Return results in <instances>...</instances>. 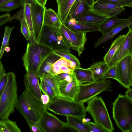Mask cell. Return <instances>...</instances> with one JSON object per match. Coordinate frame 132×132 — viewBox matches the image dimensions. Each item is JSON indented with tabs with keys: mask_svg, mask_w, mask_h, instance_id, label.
Returning <instances> with one entry per match:
<instances>
[{
	"mask_svg": "<svg viewBox=\"0 0 132 132\" xmlns=\"http://www.w3.org/2000/svg\"><path fill=\"white\" fill-rule=\"evenodd\" d=\"M129 29L124 41L108 64L109 67L116 64L126 56L132 55V30Z\"/></svg>",
	"mask_w": 132,
	"mask_h": 132,
	"instance_id": "13",
	"label": "cell"
},
{
	"mask_svg": "<svg viewBox=\"0 0 132 132\" xmlns=\"http://www.w3.org/2000/svg\"><path fill=\"white\" fill-rule=\"evenodd\" d=\"M63 24L75 32L87 33L98 31L99 24L77 22L73 18L67 19Z\"/></svg>",
	"mask_w": 132,
	"mask_h": 132,
	"instance_id": "14",
	"label": "cell"
},
{
	"mask_svg": "<svg viewBox=\"0 0 132 132\" xmlns=\"http://www.w3.org/2000/svg\"><path fill=\"white\" fill-rule=\"evenodd\" d=\"M90 6L84 0H76L69 12L67 19H75L85 14L90 10Z\"/></svg>",
	"mask_w": 132,
	"mask_h": 132,
	"instance_id": "18",
	"label": "cell"
},
{
	"mask_svg": "<svg viewBox=\"0 0 132 132\" xmlns=\"http://www.w3.org/2000/svg\"><path fill=\"white\" fill-rule=\"evenodd\" d=\"M90 120V119L85 118H83L82 119V122L84 123H86L87 122L89 121Z\"/></svg>",
	"mask_w": 132,
	"mask_h": 132,
	"instance_id": "51",
	"label": "cell"
},
{
	"mask_svg": "<svg viewBox=\"0 0 132 132\" xmlns=\"http://www.w3.org/2000/svg\"><path fill=\"white\" fill-rule=\"evenodd\" d=\"M44 24L52 27L60 28L62 23L57 13L50 8L46 9L45 11Z\"/></svg>",
	"mask_w": 132,
	"mask_h": 132,
	"instance_id": "28",
	"label": "cell"
},
{
	"mask_svg": "<svg viewBox=\"0 0 132 132\" xmlns=\"http://www.w3.org/2000/svg\"><path fill=\"white\" fill-rule=\"evenodd\" d=\"M43 132H59L65 127L64 122L45 110L38 122Z\"/></svg>",
	"mask_w": 132,
	"mask_h": 132,
	"instance_id": "11",
	"label": "cell"
},
{
	"mask_svg": "<svg viewBox=\"0 0 132 132\" xmlns=\"http://www.w3.org/2000/svg\"><path fill=\"white\" fill-rule=\"evenodd\" d=\"M52 53L61 57L74 62L76 67H80V64L78 59L69 52L64 51H53Z\"/></svg>",
	"mask_w": 132,
	"mask_h": 132,
	"instance_id": "34",
	"label": "cell"
},
{
	"mask_svg": "<svg viewBox=\"0 0 132 132\" xmlns=\"http://www.w3.org/2000/svg\"><path fill=\"white\" fill-rule=\"evenodd\" d=\"M39 4L43 7H45L47 0H35Z\"/></svg>",
	"mask_w": 132,
	"mask_h": 132,
	"instance_id": "49",
	"label": "cell"
},
{
	"mask_svg": "<svg viewBox=\"0 0 132 132\" xmlns=\"http://www.w3.org/2000/svg\"><path fill=\"white\" fill-rule=\"evenodd\" d=\"M61 58L52 53L45 60L38 70L40 79L54 76L52 71L53 64Z\"/></svg>",
	"mask_w": 132,
	"mask_h": 132,
	"instance_id": "19",
	"label": "cell"
},
{
	"mask_svg": "<svg viewBox=\"0 0 132 132\" xmlns=\"http://www.w3.org/2000/svg\"><path fill=\"white\" fill-rule=\"evenodd\" d=\"M127 19H119L117 15L107 17L99 24L98 31L104 34L126 22Z\"/></svg>",
	"mask_w": 132,
	"mask_h": 132,
	"instance_id": "22",
	"label": "cell"
},
{
	"mask_svg": "<svg viewBox=\"0 0 132 132\" xmlns=\"http://www.w3.org/2000/svg\"><path fill=\"white\" fill-rule=\"evenodd\" d=\"M30 6L32 18L34 34L36 42L39 43L44 26V16L46 9L39 4L35 0H28Z\"/></svg>",
	"mask_w": 132,
	"mask_h": 132,
	"instance_id": "10",
	"label": "cell"
},
{
	"mask_svg": "<svg viewBox=\"0 0 132 132\" xmlns=\"http://www.w3.org/2000/svg\"><path fill=\"white\" fill-rule=\"evenodd\" d=\"M132 7V1H127L119 3L104 4L96 1L90 6V10L98 14L104 15L113 9L119 7Z\"/></svg>",
	"mask_w": 132,
	"mask_h": 132,
	"instance_id": "15",
	"label": "cell"
},
{
	"mask_svg": "<svg viewBox=\"0 0 132 132\" xmlns=\"http://www.w3.org/2000/svg\"><path fill=\"white\" fill-rule=\"evenodd\" d=\"M58 6L57 15L62 24L66 20L69 11L76 0H55Z\"/></svg>",
	"mask_w": 132,
	"mask_h": 132,
	"instance_id": "27",
	"label": "cell"
},
{
	"mask_svg": "<svg viewBox=\"0 0 132 132\" xmlns=\"http://www.w3.org/2000/svg\"><path fill=\"white\" fill-rule=\"evenodd\" d=\"M40 101L46 107V105L50 102V99L48 96L44 94H42Z\"/></svg>",
	"mask_w": 132,
	"mask_h": 132,
	"instance_id": "45",
	"label": "cell"
},
{
	"mask_svg": "<svg viewBox=\"0 0 132 132\" xmlns=\"http://www.w3.org/2000/svg\"><path fill=\"white\" fill-rule=\"evenodd\" d=\"M15 108L26 121L29 127L37 124L47 109L40 100L25 89L15 104Z\"/></svg>",
	"mask_w": 132,
	"mask_h": 132,
	"instance_id": "1",
	"label": "cell"
},
{
	"mask_svg": "<svg viewBox=\"0 0 132 132\" xmlns=\"http://www.w3.org/2000/svg\"><path fill=\"white\" fill-rule=\"evenodd\" d=\"M125 9V8L123 7H119L115 8L106 14L104 16L106 17H109L116 15L120 14Z\"/></svg>",
	"mask_w": 132,
	"mask_h": 132,
	"instance_id": "42",
	"label": "cell"
},
{
	"mask_svg": "<svg viewBox=\"0 0 132 132\" xmlns=\"http://www.w3.org/2000/svg\"><path fill=\"white\" fill-rule=\"evenodd\" d=\"M8 77L6 73L0 81V96L1 95L7 85Z\"/></svg>",
	"mask_w": 132,
	"mask_h": 132,
	"instance_id": "43",
	"label": "cell"
},
{
	"mask_svg": "<svg viewBox=\"0 0 132 132\" xmlns=\"http://www.w3.org/2000/svg\"><path fill=\"white\" fill-rule=\"evenodd\" d=\"M7 83L1 96L0 119H7L14 111L15 104L18 99L16 76L13 72L7 73Z\"/></svg>",
	"mask_w": 132,
	"mask_h": 132,
	"instance_id": "4",
	"label": "cell"
},
{
	"mask_svg": "<svg viewBox=\"0 0 132 132\" xmlns=\"http://www.w3.org/2000/svg\"><path fill=\"white\" fill-rule=\"evenodd\" d=\"M31 131L34 132H43L38 123L33 125L29 127Z\"/></svg>",
	"mask_w": 132,
	"mask_h": 132,
	"instance_id": "46",
	"label": "cell"
},
{
	"mask_svg": "<svg viewBox=\"0 0 132 132\" xmlns=\"http://www.w3.org/2000/svg\"><path fill=\"white\" fill-rule=\"evenodd\" d=\"M10 50L11 48L9 46L6 47L5 49V51L7 52H10Z\"/></svg>",
	"mask_w": 132,
	"mask_h": 132,
	"instance_id": "53",
	"label": "cell"
},
{
	"mask_svg": "<svg viewBox=\"0 0 132 132\" xmlns=\"http://www.w3.org/2000/svg\"><path fill=\"white\" fill-rule=\"evenodd\" d=\"M14 19L18 20L20 21L21 32L26 40L29 41L30 40L29 31L24 18L22 15L17 12L14 15L11 17V21Z\"/></svg>",
	"mask_w": 132,
	"mask_h": 132,
	"instance_id": "32",
	"label": "cell"
},
{
	"mask_svg": "<svg viewBox=\"0 0 132 132\" xmlns=\"http://www.w3.org/2000/svg\"><path fill=\"white\" fill-rule=\"evenodd\" d=\"M47 110L65 116H69L85 118L87 111L84 103L75 100L58 97L46 106Z\"/></svg>",
	"mask_w": 132,
	"mask_h": 132,
	"instance_id": "5",
	"label": "cell"
},
{
	"mask_svg": "<svg viewBox=\"0 0 132 132\" xmlns=\"http://www.w3.org/2000/svg\"><path fill=\"white\" fill-rule=\"evenodd\" d=\"M131 24H132V16L130 15L128 18L127 20L125 23L115 28L109 32L103 35L102 36L99 38L95 44L94 47L95 48L100 46L102 44L112 39L121 30Z\"/></svg>",
	"mask_w": 132,
	"mask_h": 132,
	"instance_id": "24",
	"label": "cell"
},
{
	"mask_svg": "<svg viewBox=\"0 0 132 132\" xmlns=\"http://www.w3.org/2000/svg\"><path fill=\"white\" fill-rule=\"evenodd\" d=\"M127 34L119 36L112 43L108 51L103 58V61L108 64L127 36Z\"/></svg>",
	"mask_w": 132,
	"mask_h": 132,
	"instance_id": "30",
	"label": "cell"
},
{
	"mask_svg": "<svg viewBox=\"0 0 132 132\" xmlns=\"http://www.w3.org/2000/svg\"><path fill=\"white\" fill-rule=\"evenodd\" d=\"M53 51L51 48L41 44L29 42L22 57L23 65L26 71H38L44 61Z\"/></svg>",
	"mask_w": 132,
	"mask_h": 132,
	"instance_id": "3",
	"label": "cell"
},
{
	"mask_svg": "<svg viewBox=\"0 0 132 132\" xmlns=\"http://www.w3.org/2000/svg\"><path fill=\"white\" fill-rule=\"evenodd\" d=\"M112 82L110 80L79 85V90L75 100L84 103L104 91L111 92Z\"/></svg>",
	"mask_w": 132,
	"mask_h": 132,
	"instance_id": "8",
	"label": "cell"
},
{
	"mask_svg": "<svg viewBox=\"0 0 132 132\" xmlns=\"http://www.w3.org/2000/svg\"><path fill=\"white\" fill-rule=\"evenodd\" d=\"M116 71V64L109 67V69L104 76L103 80H105L108 78L113 79L115 80Z\"/></svg>",
	"mask_w": 132,
	"mask_h": 132,
	"instance_id": "39",
	"label": "cell"
},
{
	"mask_svg": "<svg viewBox=\"0 0 132 132\" xmlns=\"http://www.w3.org/2000/svg\"><path fill=\"white\" fill-rule=\"evenodd\" d=\"M18 12L21 14L25 19L28 26L30 34V43L36 42L34 34L33 23L30 6L28 0H25L23 5Z\"/></svg>",
	"mask_w": 132,
	"mask_h": 132,
	"instance_id": "21",
	"label": "cell"
},
{
	"mask_svg": "<svg viewBox=\"0 0 132 132\" xmlns=\"http://www.w3.org/2000/svg\"><path fill=\"white\" fill-rule=\"evenodd\" d=\"M115 80L125 88L132 85V55L123 58L116 64Z\"/></svg>",
	"mask_w": 132,
	"mask_h": 132,
	"instance_id": "9",
	"label": "cell"
},
{
	"mask_svg": "<svg viewBox=\"0 0 132 132\" xmlns=\"http://www.w3.org/2000/svg\"><path fill=\"white\" fill-rule=\"evenodd\" d=\"M76 67L74 62L61 57L53 64L52 71L54 76L63 73L73 74Z\"/></svg>",
	"mask_w": 132,
	"mask_h": 132,
	"instance_id": "17",
	"label": "cell"
},
{
	"mask_svg": "<svg viewBox=\"0 0 132 132\" xmlns=\"http://www.w3.org/2000/svg\"><path fill=\"white\" fill-rule=\"evenodd\" d=\"M89 132H106L104 129L94 122L88 121L87 122Z\"/></svg>",
	"mask_w": 132,
	"mask_h": 132,
	"instance_id": "40",
	"label": "cell"
},
{
	"mask_svg": "<svg viewBox=\"0 0 132 132\" xmlns=\"http://www.w3.org/2000/svg\"><path fill=\"white\" fill-rule=\"evenodd\" d=\"M109 67L104 61H100L94 63L88 68L92 72L95 82L104 80V76Z\"/></svg>",
	"mask_w": 132,
	"mask_h": 132,
	"instance_id": "23",
	"label": "cell"
},
{
	"mask_svg": "<svg viewBox=\"0 0 132 132\" xmlns=\"http://www.w3.org/2000/svg\"><path fill=\"white\" fill-rule=\"evenodd\" d=\"M55 75L60 82H70L76 79L73 74L63 73Z\"/></svg>",
	"mask_w": 132,
	"mask_h": 132,
	"instance_id": "38",
	"label": "cell"
},
{
	"mask_svg": "<svg viewBox=\"0 0 132 132\" xmlns=\"http://www.w3.org/2000/svg\"><path fill=\"white\" fill-rule=\"evenodd\" d=\"M73 74L79 85L95 82L92 72L88 68L84 69L76 67L73 70Z\"/></svg>",
	"mask_w": 132,
	"mask_h": 132,
	"instance_id": "25",
	"label": "cell"
},
{
	"mask_svg": "<svg viewBox=\"0 0 132 132\" xmlns=\"http://www.w3.org/2000/svg\"><path fill=\"white\" fill-rule=\"evenodd\" d=\"M67 121L64 122L66 127L72 128L80 132H89L87 123H84L83 118L76 116H66Z\"/></svg>",
	"mask_w": 132,
	"mask_h": 132,
	"instance_id": "26",
	"label": "cell"
},
{
	"mask_svg": "<svg viewBox=\"0 0 132 132\" xmlns=\"http://www.w3.org/2000/svg\"><path fill=\"white\" fill-rule=\"evenodd\" d=\"M25 0H11L0 5V11L10 12L14 9L19 8L22 5Z\"/></svg>",
	"mask_w": 132,
	"mask_h": 132,
	"instance_id": "33",
	"label": "cell"
},
{
	"mask_svg": "<svg viewBox=\"0 0 132 132\" xmlns=\"http://www.w3.org/2000/svg\"><path fill=\"white\" fill-rule=\"evenodd\" d=\"M86 3L91 6L94 2V0H84Z\"/></svg>",
	"mask_w": 132,
	"mask_h": 132,
	"instance_id": "50",
	"label": "cell"
},
{
	"mask_svg": "<svg viewBox=\"0 0 132 132\" xmlns=\"http://www.w3.org/2000/svg\"><path fill=\"white\" fill-rule=\"evenodd\" d=\"M79 85L76 79L70 82H60L59 87L60 96L75 100L78 91Z\"/></svg>",
	"mask_w": 132,
	"mask_h": 132,
	"instance_id": "16",
	"label": "cell"
},
{
	"mask_svg": "<svg viewBox=\"0 0 132 132\" xmlns=\"http://www.w3.org/2000/svg\"><path fill=\"white\" fill-rule=\"evenodd\" d=\"M41 79H42L52 88L58 96L60 97L59 87L60 81L58 79L55 75Z\"/></svg>",
	"mask_w": 132,
	"mask_h": 132,
	"instance_id": "35",
	"label": "cell"
},
{
	"mask_svg": "<svg viewBox=\"0 0 132 132\" xmlns=\"http://www.w3.org/2000/svg\"><path fill=\"white\" fill-rule=\"evenodd\" d=\"M0 98H1V96H0Z\"/></svg>",
	"mask_w": 132,
	"mask_h": 132,
	"instance_id": "54",
	"label": "cell"
},
{
	"mask_svg": "<svg viewBox=\"0 0 132 132\" xmlns=\"http://www.w3.org/2000/svg\"><path fill=\"white\" fill-rule=\"evenodd\" d=\"M60 28L69 44L70 48L77 51V49L76 46L73 43L70 35L64 28L63 24H62Z\"/></svg>",
	"mask_w": 132,
	"mask_h": 132,
	"instance_id": "41",
	"label": "cell"
},
{
	"mask_svg": "<svg viewBox=\"0 0 132 132\" xmlns=\"http://www.w3.org/2000/svg\"><path fill=\"white\" fill-rule=\"evenodd\" d=\"M112 118L117 127L123 132L132 130V101L119 94L112 103Z\"/></svg>",
	"mask_w": 132,
	"mask_h": 132,
	"instance_id": "2",
	"label": "cell"
},
{
	"mask_svg": "<svg viewBox=\"0 0 132 132\" xmlns=\"http://www.w3.org/2000/svg\"><path fill=\"white\" fill-rule=\"evenodd\" d=\"M86 109L91 116L94 122L106 132H112L114 128L102 98L95 96L87 102Z\"/></svg>",
	"mask_w": 132,
	"mask_h": 132,
	"instance_id": "6",
	"label": "cell"
},
{
	"mask_svg": "<svg viewBox=\"0 0 132 132\" xmlns=\"http://www.w3.org/2000/svg\"><path fill=\"white\" fill-rule=\"evenodd\" d=\"M6 73L5 69L0 58V81Z\"/></svg>",
	"mask_w": 132,
	"mask_h": 132,
	"instance_id": "47",
	"label": "cell"
},
{
	"mask_svg": "<svg viewBox=\"0 0 132 132\" xmlns=\"http://www.w3.org/2000/svg\"><path fill=\"white\" fill-rule=\"evenodd\" d=\"M106 18L94 13L90 10L85 14L75 19L77 22L99 24Z\"/></svg>",
	"mask_w": 132,
	"mask_h": 132,
	"instance_id": "29",
	"label": "cell"
},
{
	"mask_svg": "<svg viewBox=\"0 0 132 132\" xmlns=\"http://www.w3.org/2000/svg\"><path fill=\"white\" fill-rule=\"evenodd\" d=\"M16 122L8 118L0 120V132H21Z\"/></svg>",
	"mask_w": 132,
	"mask_h": 132,
	"instance_id": "31",
	"label": "cell"
},
{
	"mask_svg": "<svg viewBox=\"0 0 132 132\" xmlns=\"http://www.w3.org/2000/svg\"><path fill=\"white\" fill-rule=\"evenodd\" d=\"M132 0H96V2L100 4H106L119 3Z\"/></svg>",
	"mask_w": 132,
	"mask_h": 132,
	"instance_id": "44",
	"label": "cell"
},
{
	"mask_svg": "<svg viewBox=\"0 0 132 132\" xmlns=\"http://www.w3.org/2000/svg\"><path fill=\"white\" fill-rule=\"evenodd\" d=\"M11 0H0V5Z\"/></svg>",
	"mask_w": 132,
	"mask_h": 132,
	"instance_id": "52",
	"label": "cell"
},
{
	"mask_svg": "<svg viewBox=\"0 0 132 132\" xmlns=\"http://www.w3.org/2000/svg\"><path fill=\"white\" fill-rule=\"evenodd\" d=\"M39 43L53 51L71 52L70 45L60 28L44 24Z\"/></svg>",
	"mask_w": 132,
	"mask_h": 132,
	"instance_id": "7",
	"label": "cell"
},
{
	"mask_svg": "<svg viewBox=\"0 0 132 132\" xmlns=\"http://www.w3.org/2000/svg\"><path fill=\"white\" fill-rule=\"evenodd\" d=\"M40 79V85L41 90L45 94L48 96L50 99V102L56 97H59L55 93L52 88L42 79Z\"/></svg>",
	"mask_w": 132,
	"mask_h": 132,
	"instance_id": "37",
	"label": "cell"
},
{
	"mask_svg": "<svg viewBox=\"0 0 132 132\" xmlns=\"http://www.w3.org/2000/svg\"><path fill=\"white\" fill-rule=\"evenodd\" d=\"M38 71L29 70L26 71L24 80L25 89L34 97L40 101L42 94L39 81Z\"/></svg>",
	"mask_w": 132,
	"mask_h": 132,
	"instance_id": "12",
	"label": "cell"
},
{
	"mask_svg": "<svg viewBox=\"0 0 132 132\" xmlns=\"http://www.w3.org/2000/svg\"><path fill=\"white\" fill-rule=\"evenodd\" d=\"M125 95L127 97L132 101V89L130 87L127 88Z\"/></svg>",
	"mask_w": 132,
	"mask_h": 132,
	"instance_id": "48",
	"label": "cell"
},
{
	"mask_svg": "<svg viewBox=\"0 0 132 132\" xmlns=\"http://www.w3.org/2000/svg\"><path fill=\"white\" fill-rule=\"evenodd\" d=\"M15 27L11 28L8 26L5 27L4 35L1 48L0 50V58L1 59L4 54L5 49L7 46H9V41L11 32Z\"/></svg>",
	"mask_w": 132,
	"mask_h": 132,
	"instance_id": "36",
	"label": "cell"
},
{
	"mask_svg": "<svg viewBox=\"0 0 132 132\" xmlns=\"http://www.w3.org/2000/svg\"><path fill=\"white\" fill-rule=\"evenodd\" d=\"M63 27L70 35L71 39L76 46L78 55L80 56L84 50V45L87 41L86 33L73 32L63 24Z\"/></svg>",
	"mask_w": 132,
	"mask_h": 132,
	"instance_id": "20",
	"label": "cell"
}]
</instances>
